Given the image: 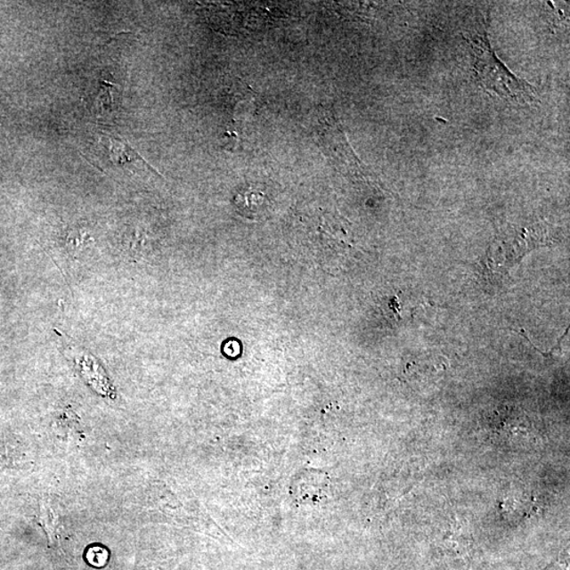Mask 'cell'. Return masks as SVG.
Listing matches in <instances>:
<instances>
[{"instance_id": "cell-1", "label": "cell", "mask_w": 570, "mask_h": 570, "mask_svg": "<svg viewBox=\"0 0 570 570\" xmlns=\"http://www.w3.org/2000/svg\"><path fill=\"white\" fill-rule=\"evenodd\" d=\"M464 37L471 50L473 69L477 81L484 90L501 99L517 102H532L534 99L533 86L515 76L495 54L486 28L466 32Z\"/></svg>"}]
</instances>
